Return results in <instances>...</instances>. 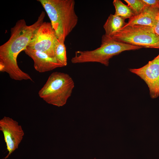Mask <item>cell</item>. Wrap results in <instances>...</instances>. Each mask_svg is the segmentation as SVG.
I'll list each match as a JSON object with an SVG mask.
<instances>
[{"mask_svg":"<svg viewBox=\"0 0 159 159\" xmlns=\"http://www.w3.org/2000/svg\"><path fill=\"white\" fill-rule=\"evenodd\" d=\"M0 130L3 132L4 140L8 152L5 159L9 156L18 148L22 141L24 132L21 125L12 118L4 117L0 120Z\"/></svg>","mask_w":159,"mask_h":159,"instance_id":"52a82bcc","label":"cell"},{"mask_svg":"<svg viewBox=\"0 0 159 159\" xmlns=\"http://www.w3.org/2000/svg\"><path fill=\"white\" fill-rule=\"evenodd\" d=\"M110 37L133 46L159 49V35L149 26L126 24Z\"/></svg>","mask_w":159,"mask_h":159,"instance_id":"5b68a950","label":"cell"},{"mask_svg":"<svg viewBox=\"0 0 159 159\" xmlns=\"http://www.w3.org/2000/svg\"><path fill=\"white\" fill-rule=\"evenodd\" d=\"M159 14V8L146 5L141 13L129 19L127 24L146 26L154 28Z\"/></svg>","mask_w":159,"mask_h":159,"instance_id":"30bf717a","label":"cell"},{"mask_svg":"<svg viewBox=\"0 0 159 159\" xmlns=\"http://www.w3.org/2000/svg\"><path fill=\"white\" fill-rule=\"evenodd\" d=\"M42 5L51 21L57 37L61 43L76 26L78 17L74 0H37Z\"/></svg>","mask_w":159,"mask_h":159,"instance_id":"7a4b0ae2","label":"cell"},{"mask_svg":"<svg viewBox=\"0 0 159 159\" xmlns=\"http://www.w3.org/2000/svg\"><path fill=\"white\" fill-rule=\"evenodd\" d=\"M142 48L117 41L104 34L100 47L92 50L76 51L71 62L73 64L98 62L108 66L110 59L113 56L125 51L138 49Z\"/></svg>","mask_w":159,"mask_h":159,"instance_id":"3957f363","label":"cell"},{"mask_svg":"<svg viewBox=\"0 0 159 159\" xmlns=\"http://www.w3.org/2000/svg\"><path fill=\"white\" fill-rule=\"evenodd\" d=\"M129 71L139 76L147 85L152 98L159 96V54L146 65Z\"/></svg>","mask_w":159,"mask_h":159,"instance_id":"ba28073f","label":"cell"},{"mask_svg":"<svg viewBox=\"0 0 159 159\" xmlns=\"http://www.w3.org/2000/svg\"><path fill=\"white\" fill-rule=\"evenodd\" d=\"M146 6L159 8V0H143Z\"/></svg>","mask_w":159,"mask_h":159,"instance_id":"9a60e30c","label":"cell"},{"mask_svg":"<svg viewBox=\"0 0 159 159\" xmlns=\"http://www.w3.org/2000/svg\"><path fill=\"white\" fill-rule=\"evenodd\" d=\"M131 8L134 16L140 14L146 6L143 0H125Z\"/></svg>","mask_w":159,"mask_h":159,"instance_id":"5bb4252c","label":"cell"},{"mask_svg":"<svg viewBox=\"0 0 159 159\" xmlns=\"http://www.w3.org/2000/svg\"><path fill=\"white\" fill-rule=\"evenodd\" d=\"M74 87V81L69 74L54 72L49 75L38 95L47 103L60 107L65 104Z\"/></svg>","mask_w":159,"mask_h":159,"instance_id":"277c9868","label":"cell"},{"mask_svg":"<svg viewBox=\"0 0 159 159\" xmlns=\"http://www.w3.org/2000/svg\"><path fill=\"white\" fill-rule=\"evenodd\" d=\"M125 19L115 14H110L103 25L104 35L108 37L123 27L127 23Z\"/></svg>","mask_w":159,"mask_h":159,"instance_id":"8fae6325","label":"cell"},{"mask_svg":"<svg viewBox=\"0 0 159 159\" xmlns=\"http://www.w3.org/2000/svg\"><path fill=\"white\" fill-rule=\"evenodd\" d=\"M59 41L51 23L43 22L34 32L27 46L53 57Z\"/></svg>","mask_w":159,"mask_h":159,"instance_id":"8992f818","label":"cell"},{"mask_svg":"<svg viewBox=\"0 0 159 159\" xmlns=\"http://www.w3.org/2000/svg\"><path fill=\"white\" fill-rule=\"evenodd\" d=\"M113 4L115 9V15L124 19H130L134 16L133 13L131 8L120 0H114Z\"/></svg>","mask_w":159,"mask_h":159,"instance_id":"7c38bea8","label":"cell"},{"mask_svg":"<svg viewBox=\"0 0 159 159\" xmlns=\"http://www.w3.org/2000/svg\"><path fill=\"white\" fill-rule=\"evenodd\" d=\"M45 12L42 11L37 20L30 25L24 19L18 20L10 30L9 40L0 46V71L6 72L12 79L21 81L32 78L17 64L19 54L28 46L34 31L44 22Z\"/></svg>","mask_w":159,"mask_h":159,"instance_id":"6da1fadb","label":"cell"},{"mask_svg":"<svg viewBox=\"0 0 159 159\" xmlns=\"http://www.w3.org/2000/svg\"><path fill=\"white\" fill-rule=\"evenodd\" d=\"M57 61L64 67L67 64L66 47L64 43L59 41L56 44L55 49V57Z\"/></svg>","mask_w":159,"mask_h":159,"instance_id":"4fadbf2b","label":"cell"},{"mask_svg":"<svg viewBox=\"0 0 159 159\" xmlns=\"http://www.w3.org/2000/svg\"><path fill=\"white\" fill-rule=\"evenodd\" d=\"M154 30L155 33L159 35V14L158 16L157 23L154 28Z\"/></svg>","mask_w":159,"mask_h":159,"instance_id":"2e32d148","label":"cell"},{"mask_svg":"<svg viewBox=\"0 0 159 159\" xmlns=\"http://www.w3.org/2000/svg\"><path fill=\"white\" fill-rule=\"evenodd\" d=\"M23 51L32 59L34 68L39 72H44L64 67L55 57H51L44 53L34 50L28 46Z\"/></svg>","mask_w":159,"mask_h":159,"instance_id":"9c48e42d","label":"cell"}]
</instances>
